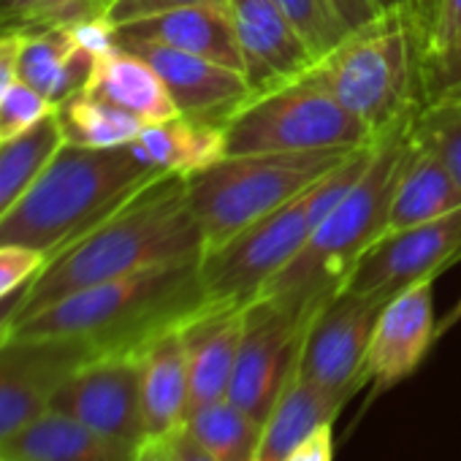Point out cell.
I'll return each mask as SVG.
<instances>
[{
	"label": "cell",
	"instance_id": "1",
	"mask_svg": "<svg viewBox=\"0 0 461 461\" xmlns=\"http://www.w3.org/2000/svg\"><path fill=\"white\" fill-rule=\"evenodd\" d=\"M201 256L203 237L187 203L185 176L158 174L74 245L50 258L28 285L14 326L82 288Z\"/></svg>",
	"mask_w": 461,
	"mask_h": 461
},
{
	"label": "cell",
	"instance_id": "2",
	"mask_svg": "<svg viewBox=\"0 0 461 461\" xmlns=\"http://www.w3.org/2000/svg\"><path fill=\"white\" fill-rule=\"evenodd\" d=\"M418 114V112H415ZM412 117L385 131L372 158L348 193L315 225L299 256L258 294L310 321L334 294H339L372 242L385 230L393 185L407 155Z\"/></svg>",
	"mask_w": 461,
	"mask_h": 461
},
{
	"label": "cell",
	"instance_id": "3",
	"mask_svg": "<svg viewBox=\"0 0 461 461\" xmlns=\"http://www.w3.org/2000/svg\"><path fill=\"white\" fill-rule=\"evenodd\" d=\"M158 174L163 171L141 163L131 147L93 149L63 141L25 198L0 220V245L52 258Z\"/></svg>",
	"mask_w": 461,
	"mask_h": 461
},
{
	"label": "cell",
	"instance_id": "4",
	"mask_svg": "<svg viewBox=\"0 0 461 461\" xmlns=\"http://www.w3.org/2000/svg\"><path fill=\"white\" fill-rule=\"evenodd\" d=\"M201 258L141 269L106 280L20 321L12 337H68L101 350L139 348L160 329L190 318L206 304Z\"/></svg>",
	"mask_w": 461,
	"mask_h": 461
},
{
	"label": "cell",
	"instance_id": "5",
	"mask_svg": "<svg viewBox=\"0 0 461 461\" xmlns=\"http://www.w3.org/2000/svg\"><path fill=\"white\" fill-rule=\"evenodd\" d=\"M420 60L418 14L412 9H391L348 33L307 74L383 136L420 109Z\"/></svg>",
	"mask_w": 461,
	"mask_h": 461
},
{
	"label": "cell",
	"instance_id": "6",
	"mask_svg": "<svg viewBox=\"0 0 461 461\" xmlns=\"http://www.w3.org/2000/svg\"><path fill=\"white\" fill-rule=\"evenodd\" d=\"M375 144L353 152L312 187L261 217L225 245L201 256V283L209 302H253L307 245L315 225L348 193L372 158Z\"/></svg>",
	"mask_w": 461,
	"mask_h": 461
},
{
	"label": "cell",
	"instance_id": "7",
	"mask_svg": "<svg viewBox=\"0 0 461 461\" xmlns=\"http://www.w3.org/2000/svg\"><path fill=\"white\" fill-rule=\"evenodd\" d=\"M353 152L358 149L225 155L214 166L185 176L187 203L203 237V253L234 240L245 228L312 187Z\"/></svg>",
	"mask_w": 461,
	"mask_h": 461
},
{
	"label": "cell",
	"instance_id": "8",
	"mask_svg": "<svg viewBox=\"0 0 461 461\" xmlns=\"http://www.w3.org/2000/svg\"><path fill=\"white\" fill-rule=\"evenodd\" d=\"M220 122L228 155L361 149L380 139L310 74L250 95Z\"/></svg>",
	"mask_w": 461,
	"mask_h": 461
},
{
	"label": "cell",
	"instance_id": "9",
	"mask_svg": "<svg viewBox=\"0 0 461 461\" xmlns=\"http://www.w3.org/2000/svg\"><path fill=\"white\" fill-rule=\"evenodd\" d=\"M383 299L342 288L307 323L294 366L323 391L350 402L364 383L369 339Z\"/></svg>",
	"mask_w": 461,
	"mask_h": 461
},
{
	"label": "cell",
	"instance_id": "10",
	"mask_svg": "<svg viewBox=\"0 0 461 461\" xmlns=\"http://www.w3.org/2000/svg\"><path fill=\"white\" fill-rule=\"evenodd\" d=\"M98 353L68 337H9L0 345V442L50 412L60 385Z\"/></svg>",
	"mask_w": 461,
	"mask_h": 461
},
{
	"label": "cell",
	"instance_id": "11",
	"mask_svg": "<svg viewBox=\"0 0 461 461\" xmlns=\"http://www.w3.org/2000/svg\"><path fill=\"white\" fill-rule=\"evenodd\" d=\"M139 348L104 350L85 361L60 385L52 410L71 415L106 437L139 445L147 437Z\"/></svg>",
	"mask_w": 461,
	"mask_h": 461
},
{
	"label": "cell",
	"instance_id": "12",
	"mask_svg": "<svg viewBox=\"0 0 461 461\" xmlns=\"http://www.w3.org/2000/svg\"><path fill=\"white\" fill-rule=\"evenodd\" d=\"M307 323L267 296H256L245 307V334L228 399L261 426L296 361Z\"/></svg>",
	"mask_w": 461,
	"mask_h": 461
},
{
	"label": "cell",
	"instance_id": "13",
	"mask_svg": "<svg viewBox=\"0 0 461 461\" xmlns=\"http://www.w3.org/2000/svg\"><path fill=\"white\" fill-rule=\"evenodd\" d=\"M458 258H461V209L377 237L372 248L353 267L345 288L388 302L391 296L415 285L418 280L437 277Z\"/></svg>",
	"mask_w": 461,
	"mask_h": 461
},
{
	"label": "cell",
	"instance_id": "14",
	"mask_svg": "<svg viewBox=\"0 0 461 461\" xmlns=\"http://www.w3.org/2000/svg\"><path fill=\"white\" fill-rule=\"evenodd\" d=\"M434 280H418L383 304L364 361V383L372 388V399L415 375L439 337L434 321Z\"/></svg>",
	"mask_w": 461,
	"mask_h": 461
},
{
	"label": "cell",
	"instance_id": "15",
	"mask_svg": "<svg viewBox=\"0 0 461 461\" xmlns=\"http://www.w3.org/2000/svg\"><path fill=\"white\" fill-rule=\"evenodd\" d=\"M250 95L304 77L315 55L275 0H228Z\"/></svg>",
	"mask_w": 461,
	"mask_h": 461
},
{
	"label": "cell",
	"instance_id": "16",
	"mask_svg": "<svg viewBox=\"0 0 461 461\" xmlns=\"http://www.w3.org/2000/svg\"><path fill=\"white\" fill-rule=\"evenodd\" d=\"M120 47L141 55L158 71L171 101L185 117L222 120L250 98L248 77L237 68L144 41H131Z\"/></svg>",
	"mask_w": 461,
	"mask_h": 461
},
{
	"label": "cell",
	"instance_id": "17",
	"mask_svg": "<svg viewBox=\"0 0 461 461\" xmlns=\"http://www.w3.org/2000/svg\"><path fill=\"white\" fill-rule=\"evenodd\" d=\"M114 31H117V44H131V41L158 44V47H168L222 63L245 74V60L228 4H198V6L171 9L155 17L120 25Z\"/></svg>",
	"mask_w": 461,
	"mask_h": 461
},
{
	"label": "cell",
	"instance_id": "18",
	"mask_svg": "<svg viewBox=\"0 0 461 461\" xmlns=\"http://www.w3.org/2000/svg\"><path fill=\"white\" fill-rule=\"evenodd\" d=\"M245 307L248 304L209 302L185 321L190 410L228 396L245 334Z\"/></svg>",
	"mask_w": 461,
	"mask_h": 461
},
{
	"label": "cell",
	"instance_id": "19",
	"mask_svg": "<svg viewBox=\"0 0 461 461\" xmlns=\"http://www.w3.org/2000/svg\"><path fill=\"white\" fill-rule=\"evenodd\" d=\"M185 321L160 329L139 348L141 410L147 437H168L185 423V415L190 410V369L182 331Z\"/></svg>",
	"mask_w": 461,
	"mask_h": 461
},
{
	"label": "cell",
	"instance_id": "20",
	"mask_svg": "<svg viewBox=\"0 0 461 461\" xmlns=\"http://www.w3.org/2000/svg\"><path fill=\"white\" fill-rule=\"evenodd\" d=\"M456 209H461L458 185L453 182L447 166L434 152V147L415 136L410 125V144L393 185L383 234L445 217Z\"/></svg>",
	"mask_w": 461,
	"mask_h": 461
},
{
	"label": "cell",
	"instance_id": "21",
	"mask_svg": "<svg viewBox=\"0 0 461 461\" xmlns=\"http://www.w3.org/2000/svg\"><path fill=\"white\" fill-rule=\"evenodd\" d=\"M136 447L58 410L44 412L0 442V450L23 461H136Z\"/></svg>",
	"mask_w": 461,
	"mask_h": 461
},
{
	"label": "cell",
	"instance_id": "22",
	"mask_svg": "<svg viewBox=\"0 0 461 461\" xmlns=\"http://www.w3.org/2000/svg\"><path fill=\"white\" fill-rule=\"evenodd\" d=\"M128 147L149 168L182 176L198 174L228 155L225 131L220 120L185 114L166 122L144 125V131Z\"/></svg>",
	"mask_w": 461,
	"mask_h": 461
},
{
	"label": "cell",
	"instance_id": "23",
	"mask_svg": "<svg viewBox=\"0 0 461 461\" xmlns=\"http://www.w3.org/2000/svg\"><path fill=\"white\" fill-rule=\"evenodd\" d=\"M95 58L79 44L74 28H52L25 36L17 79L60 106L87 87Z\"/></svg>",
	"mask_w": 461,
	"mask_h": 461
},
{
	"label": "cell",
	"instance_id": "24",
	"mask_svg": "<svg viewBox=\"0 0 461 461\" xmlns=\"http://www.w3.org/2000/svg\"><path fill=\"white\" fill-rule=\"evenodd\" d=\"M85 90L131 112L144 125H155V122L179 117V109L171 101L158 71L141 55H136L120 44L109 55L95 60L93 77Z\"/></svg>",
	"mask_w": 461,
	"mask_h": 461
},
{
	"label": "cell",
	"instance_id": "25",
	"mask_svg": "<svg viewBox=\"0 0 461 461\" xmlns=\"http://www.w3.org/2000/svg\"><path fill=\"white\" fill-rule=\"evenodd\" d=\"M348 402L323 391L312 380H307L296 366H291L264 426L258 456L269 461H285V456L321 423L337 420Z\"/></svg>",
	"mask_w": 461,
	"mask_h": 461
},
{
	"label": "cell",
	"instance_id": "26",
	"mask_svg": "<svg viewBox=\"0 0 461 461\" xmlns=\"http://www.w3.org/2000/svg\"><path fill=\"white\" fill-rule=\"evenodd\" d=\"M55 114L63 139L77 147H93V149L128 147L144 131V122L139 117L87 90H79L77 95L63 101L55 109Z\"/></svg>",
	"mask_w": 461,
	"mask_h": 461
},
{
	"label": "cell",
	"instance_id": "27",
	"mask_svg": "<svg viewBox=\"0 0 461 461\" xmlns=\"http://www.w3.org/2000/svg\"><path fill=\"white\" fill-rule=\"evenodd\" d=\"M63 141L66 139L58 114H50L36 128L12 141H0V220L25 198Z\"/></svg>",
	"mask_w": 461,
	"mask_h": 461
},
{
	"label": "cell",
	"instance_id": "28",
	"mask_svg": "<svg viewBox=\"0 0 461 461\" xmlns=\"http://www.w3.org/2000/svg\"><path fill=\"white\" fill-rule=\"evenodd\" d=\"M182 429L220 461H248L261 445V423L228 396L193 407L185 415Z\"/></svg>",
	"mask_w": 461,
	"mask_h": 461
},
{
	"label": "cell",
	"instance_id": "29",
	"mask_svg": "<svg viewBox=\"0 0 461 461\" xmlns=\"http://www.w3.org/2000/svg\"><path fill=\"white\" fill-rule=\"evenodd\" d=\"M101 17L95 0H0V36L41 33Z\"/></svg>",
	"mask_w": 461,
	"mask_h": 461
},
{
	"label": "cell",
	"instance_id": "30",
	"mask_svg": "<svg viewBox=\"0 0 461 461\" xmlns=\"http://www.w3.org/2000/svg\"><path fill=\"white\" fill-rule=\"evenodd\" d=\"M412 133L434 147L461 190V98L423 104L412 117Z\"/></svg>",
	"mask_w": 461,
	"mask_h": 461
},
{
	"label": "cell",
	"instance_id": "31",
	"mask_svg": "<svg viewBox=\"0 0 461 461\" xmlns=\"http://www.w3.org/2000/svg\"><path fill=\"white\" fill-rule=\"evenodd\" d=\"M275 4L288 14V20L302 33L315 60L331 52L348 36V31L339 25L326 0H275Z\"/></svg>",
	"mask_w": 461,
	"mask_h": 461
},
{
	"label": "cell",
	"instance_id": "32",
	"mask_svg": "<svg viewBox=\"0 0 461 461\" xmlns=\"http://www.w3.org/2000/svg\"><path fill=\"white\" fill-rule=\"evenodd\" d=\"M55 109L58 106L50 104L39 90L17 79L0 98V141H12L28 133L41 120L55 114Z\"/></svg>",
	"mask_w": 461,
	"mask_h": 461
},
{
	"label": "cell",
	"instance_id": "33",
	"mask_svg": "<svg viewBox=\"0 0 461 461\" xmlns=\"http://www.w3.org/2000/svg\"><path fill=\"white\" fill-rule=\"evenodd\" d=\"M420 95L423 104L461 98V31L445 52L420 60Z\"/></svg>",
	"mask_w": 461,
	"mask_h": 461
},
{
	"label": "cell",
	"instance_id": "34",
	"mask_svg": "<svg viewBox=\"0 0 461 461\" xmlns=\"http://www.w3.org/2000/svg\"><path fill=\"white\" fill-rule=\"evenodd\" d=\"M50 264V258L39 250L20 245H0V302L12 299L25 291Z\"/></svg>",
	"mask_w": 461,
	"mask_h": 461
},
{
	"label": "cell",
	"instance_id": "35",
	"mask_svg": "<svg viewBox=\"0 0 461 461\" xmlns=\"http://www.w3.org/2000/svg\"><path fill=\"white\" fill-rule=\"evenodd\" d=\"M461 31V0H437L423 31V58L445 52Z\"/></svg>",
	"mask_w": 461,
	"mask_h": 461
},
{
	"label": "cell",
	"instance_id": "36",
	"mask_svg": "<svg viewBox=\"0 0 461 461\" xmlns=\"http://www.w3.org/2000/svg\"><path fill=\"white\" fill-rule=\"evenodd\" d=\"M198 4H228V0H114L104 17L114 28H120L144 17H155L171 9H185V6H198Z\"/></svg>",
	"mask_w": 461,
	"mask_h": 461
},
{
	"label": "cell",
	"instance_id": "37",
	"mask_svg": "<svg viewBox=\"0 0 461 461\" xmlns=\"http://www.w3.org/2000/svg\"><path fill=\"white\" fill-rule=\"evenodd\" d=\"M285 461H334V420L321 423L312 434H307Z\"/></svg>",
	"mask_w": 461,
	"mask_h": 461
},
{
	"label": "cell",
	"instance_id": "38",
	"mask_svg": "<svg viewBox=\"0 0 461 461\" xmlns=\"http://www.w3.org/2000/svg\"><path fill=\"white\" fill-rule=\"evenodd\" d=\"M326 4L331 6L334 17L339 20V25L353 33L364 25H369L372 20H377L383 14L380 4L377 0H326Z\"/></svg>",
	"mask_w": 461,
	"mask_h": 461
},
{
	"label": "cell",
	"instance_id": "39",
	"mask_svg": "<svg viewBox=\"0 0 461 461\" xmlns=\"http://www.w3.org/2000/svg\"><path fill=\"white\" fill-rule=\"evenodd\" d=\"M23 44H25V36L23 33L0 36V98H4V93L17 82Z\"/></svg>",
	"mask_w": 461,
	"mask_h": 461
},
{
	"label": "cell",
	"instance_id": "40",
	"mask_svg": "<svg viewBox=\"0 0 461 461\" xmlns=\"http://www.w3.org/2000/svg\"><path fill=\"white\" fill-rule=\"evenodd\" d=\"M171 445H174L176 461H220V458L212 456L198 439H193L182 426H179L176 431H171Z\"/></svg>",
	"mask_w": 461,
	"mask_h": 461
},
{
	"label": "cell",
	"instance_id": "41",
	"mask_svg": "<svg viewBox=\"0 0 461 461\" xmlns=\"http://www.w3.org/2000/svg\"><path fill=\"white\" fill-rule=\"evenodd\" d=\"M136 461H176L171 434L168 437H144L136 447Z\"/></svg>",
	"mask_w": 461,
	"mask_h": 461
},
{
	"label": "cell",
	"instance_id": "42",
	"mask_svg": "<svg viewBox=\"0 0 461 461\" xmlns=\"http://www.w3.org/2000/svg\"><path fill=\"white\" fill-rule=\"evenodd\" d=\"M25 291H28V288H25ZM25 291L14 294V296L6 299V302H0V345H4V342L12 337V331H14V321H17V315H20Z\"/></svg>",
	"mask_w": 461,
	"mask_h": 461
},
{
	"label": "cell",
	"instance_id": "43",
	"mask_svg": "<svg viewBox=\"0 0 461 461\" xmlns=\"http://www.w3.org/2000/svg\"><path fill=\"white\" fill-rule=\"evenodd\" d=\"M434 4H437V0H415V14H418V23H420V36H423L426 23H429V17L434 12Z\"/></svg>",
	"mask_w": 461,
	"mask_h": 461
},
{
	"label": "cell",
	"instance_id": "44",
	"mask_svg": "<svg viewBox=\"0 0 461 461\" xmlns=\"http://www.w3.org/2000/svg\"><path fill=\"white\" fill-rule=\"evenodd\" d=\"M458 321H461V299H458V304H456V307H453V310H450V312L437 323V331L442 334V331H447L450 326H456Z\"/></svg>",
	"mask_w": 461,
	"mask_h": 461
},
{
	"label": "cell",
	"instance_id": "45",
	"mask_svg": "<svg viewBox=\"0 0 461 461\" xmlns=\"http://www.w3.org/2000/svg\"><path fill=\"white\" fill-rule=\"evenodd\" d=\"M383 12H391V9H412L415 12V0H377Z\"/></svg>",
	"mask_w": 461,
	"mask_h": 461
},
{
	"label": "cell",
	"instance_id": "46",
	"mask_svg": "<svg viewBox=\"0 0 461 461\" xmlns=\"http://www.w3.org/2000/svg\"><path fill=\"white\" fill-rule=\"evenodd\" d=\"M112 4H114V0H95V6H98L101 14H106V9H109Z\"/></svg>",
	"mask_w": 461,
	"mask_h": 461
},
{
	"label": "cell",
	"instance_id": "47",
	"mask_svg": "<svg viewBox=\"0 0 461 461\" xmlns=\"http://www.w3.org/2000/svg\"><path fill=\"white\" fill-rule=\"evenodd\" d=\"M0 461H23V458H17V456H9V453L0 450Z\"/></svg>",
	"mask_w": 461,
	"mask_h": 461
},
{
	"label": "cell",
	"instance_id": "48",
	"mask_svg": "<svg viewBox=\"0 0 461 461\" xmlns=\"http://www.w3.org/2000/svg\"><path fill=\"white\" fill-rule=\"evenodd\" d=\"M248 461H269V458H264V456H258V453H256V456H253V458H248Z\"/></svg>",
	"mask_w": 461,
	"mask_h": 461
}]
</instances>
